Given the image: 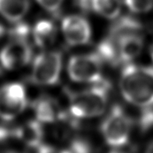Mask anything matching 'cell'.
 Here are the masks:
<instances>
[{"instance_id": "16", "label": "cell", "mask_w": 153, "mask_h": 153, "mask_svg": "<svg viewBox=\"0 0 153 153\" xmlns=\"http://www.w3.org/2000/svg\"><path fill=\"white\" fill-rule=\"evenodd\" d=\"M126 6L135 13H144L153 7V0H124Z\"/></svg>"}, {"instance_id": "11", "label": "cell", "mask_w": 153, "mask_h": 153, "mask_svg": "<svg viewBox=\"0 0 153 153\" xmlns=\"http://www.w3.org/2000/svg\"><path fill=\"white\" fill-rule=\"evenodd\" d=\"M34 111L38 121L42 123H53L64 117L56 101L49 97L37 100L34 105Z\"/></svg>"}, {"instance_id": "4", "label": "cell", "mask_w": 153, "mask_h": 153, "mask_svg": "<svg viewBox=\"0 0 153 153\" xmlns=\"http://www.w3.org/2000/svg\"><path fill=\"white\" fill-rule=\"evenodd\" d=\"M102 63L103 61L97 53L74 55L68 61V76L71 80L76 82H100L104 81Z\"/></svg>"}, {"instance_id": "22", "label": "cell", "mask_w": 153, "mask_h": 153, "mask_svg": "<svg viewBox=\"0 0 153 153\" xmlns=\"http://www.w3.org/2000/svg\"><path fill=\"white\" fill-rule=\"evenodd\" d=\"M150 55H151V58H152L153 62V45H152L151 49H150Z\"/></svg>"}, {"instance_id": "18", "label": "cell", "mask_w": 153, "mask_h": 153, "mask_svg": "<svg viewBox=\"0 0 153 153\" xmlns=\"http://www.w3.org/2000/svg\"><path fill=\"white\" fill-rule=\"evenodd\" d=\"M68 151L72 152H89L91 146L86 140L75 139L70 144Z\"/></svg>"}, {"instance_id": "1", "label": "cell", "mask_w": 153, "mask_h": 153, "mask_svg": "<svg viewBox=\"0 0 153 153\" xmlns=\"http://www.w3.org/2000/svg\"><path fill=\"white\" fill-rule=\"evenodd\" d=\"M120 89L126 101L143 109L153 105V67L127 64L121 72Z\"/></svg>"}, {"instance_id": "8", "label": "cell", "mask_w": 153, "mask_h": 153, "mask_svg": "<svg viewBox=\"0 0 153 153\" xmlns=\"http://www.w3.org/2000/svg\"><path fill=\"white\" fill-rule=\"evenodd\" d=\"M62 31L66 42L72 46L86 45L91 37V29L88 21L78 15L65 17L62 22Z\"/></svg>"}, {"instance_id": "14", "label": "cell", "mask_w": 153, "mask_h": 153, "mask_svg": "<svg viewBox=\"0 0 153 153\" xmlns=\"http://www.w3.org/2000/svg\"><path fill=\"white\" fill-rule=\"evenodd\" d=\"M142 30V25L138 21L132 17H123L114 22L106 38L116 40L128 34L141 32Z\"/></svg>"}, {"instance_id": "5", "label": "cell", "mask_w": 153, "mask_h": 153, "mask_svg": "<svg viewBox=\"0 0 153 153\" xmlns=\"http://www.w3.org/2000/svg\"><path fill=\"white\" fill-rule=\"evenodd\" d=\"M62 53L59 51H46L35 59L31 80L37 85L51 86L56 84L62 69Z\"/></svg>"}, {"instance_id": "6", "label": "cell", "mask_w": 153, "mask_h": 153, "mask_svg": "<svg viewBox=\"0 0 153 153\" xmlns=\"http://www.w3.org/2000/svg\"><path fill=\"white\" fill-rule=\"evenodd\" d=\"M27 104L26 90L20 83H9L0 88V118L15 119L23 111Z\"/></svg>"}, {"instance_id": "2", "label": "cell", "mask_w": 153, "mask_h": 153, "mask_svg": "<svg viewBox=\"0 0 153 153\" xmlns=\"http://www.w3.org/2000/svg\"><path fill=\"white\" fill-rule=\"evenodd\" d=\"M110 86L102 81L95 86L69 96V110L76 119H89L100 116L105 111Z\"/></svg>"}, {"instance_id": "20", "label": "cell", "mask_w": 153, "mask_h": 153, "mask_svg": "<svg viewBox=\"0 0 153 153\" xmlns=\"http://www.w3.org/2000/svg\"><path fill=\"white\" fill-rule=\"evenodd\" d=\"M146 152H152L153 153V141L152 142V143H150L148 146H147Z\"/></svg>"}, {"instance_id": "15", "label": "cell", "mask_w": 153, "mask_h": 153, "mask_svg": "<svg viewBox=\"0 0 153 153\" xmlns=\"http://www.w3.org/2000/svg\"><path fill=\"white\" fill-rule=\"evenodd\" d=\"M90 8L102 17L115 19L121 12V0H89Z\"/></svg>"}, {"instance_id": "3", "label": "cell", "mask_w": 153, "mask_h": 153, "mask_svg": "<svg viewBox=\"0 0 153 153\" xmlns=\"http://www.w3.org/2000/svg\"><path fill=\"white\" fill-rule=\"evenodd\" d=\"M131 129V119L120 105L111 108L100 125L104 140L112 152L128 143Z\"/></svg>"}, {"instance_id": "12", "label": "cell", "mask_w": 153, "mask_h": 153, "mask_svg": "<svg viewBox=\"0 0 153 153\" xmlns=\"http://www.w3.org/2000/svg\"><path fill=\"white\" fill-rule=\"evenodd\" d=\"M29 7V0H0V14L13 22L22 20Z\"/></svg>"}, {"instance_id": "21", "label": "cell", "mask_w": 153, "mask_h": 153, "mask_svg": "<svg viewBox=\"0 0 153 153\" xmlns=\"http://www.w3.org/2000/svg\"><path fill=\"white\" fill-rule=\"evenodd\" d=\"M4 33V28L3 27V26L0 24V38L3 36Z\"/></svg>"}, {"instance_id": "17", "label": "cell", "mask_w": 153, "mask_h": 153, "mask_svg": "<svg viewBox=\"0 0 153 153\" xmlns=\"http://www.w3.org/2000/svg\"><path fill=\"white\" fill-rule=\"evenodd\" d=\"M140 126L144 131L153 128V105L143 109L140 118Z\"/></svg>"}, {"instance_id": "9", "label": "cell", "mask_w": 153, "mask_h": 153, "mask_svg": "<svg viewBox=\"0 0 153 153\" xmlns=\"http://www.w3.org/2000/svg\"><path fill=\"white\" fill-rule=\"evenodd\" d=\"M105 39L115 45L120 63H128L138 56L142 52L144 40L141 32L128 34L116 40Z\"/></svg>"}, {"instance_id": "13", "label": "cell", "mask_w": 153, "mask_h": 153, "mask_svg": "<svg viewBox=\"0 0 153 153\" xmlns=\"http://www.w3.org/2000/svg\"><path fill=\"white\" fill-rule=\"evenodd\" d=\"M56 35V27L50 21H39L33 28L34 40L38 46L43 49L50 46L54 42Z\"/></svg>"}, {"instance_id": "10", "label": "cell", "mask_w": 153, "mask_h": 153, "mask_svg": "<svg viewBox=\"0 0 153 153\" xmlns=\"http://www.w3.org/2000/svg\"><path fill=\"white\" fill-rule=\"evenodd\" d=\"M14 136L17 139L30 147H39L41 145L43 130L40 121L30 120L24 123L14 131Z\"/></svg>"}, {"instance_id": "19", "label": "cell", "mask_w": 153, "mask_h": 153, "mask_svg": "<svg viewBox=\"0 0 153 153\" xmlns=\"http://www.w3.org/2000/svg\"><path fill=\"white\" fill-rule=\"evenodd\" d=\"M63 0H37L41 7L52 13H56L59 10Z\"/></svg>"}, {"instance_id": "7", "label": "cell", "mask_w": 153, "mask_h": 153, "mask_svg": "<svg viewBox=\"0 0 153 153\" xmlns=\"http://www.w3.org/2000/svg\"><path fill=\"white\" fill-rule=\"evenodd\" d=\"M31 55V48L25 39L14 38L1 50L0 63L6 69H19L30 62Z\"/></svg>"}]
</instances>
